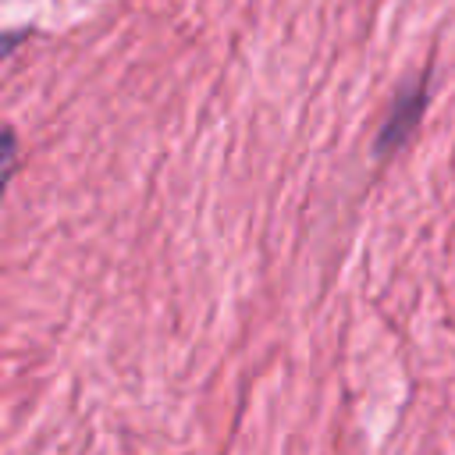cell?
I'll return each mask as SVG.
<instances>
[{"label":"cell","mask_w":455,"mask_h":455,"mask_svg":"<svg viewBox=\"0 0 455 455\" xmlns=\"http://www.w3.org/2000/svg\"><path fill=\"white\" fill-rule=\"evenodd\" d=\"M423 103H427V78H419L409 89H398V100H395V107H391L380 135H377V153H391L409 139V132L416 128V121L423 114Z\"/></svg>","instance_id":"1"}]
</instances>
